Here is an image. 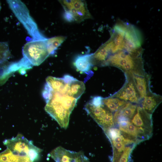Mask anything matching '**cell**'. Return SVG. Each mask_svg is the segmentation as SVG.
Here are the masks:
<instances>
[{"instance_id":"cell-12","label":"cell","mask_w":162,"mask_h":162,"mask_svg":"<svg viewBox=\"0 0 162 162\" xmlns=\"http://www.w3.org/2000/svg\"><path fill=\"white\" fill-rule=\"evenodd\" d=\"M92 54L80 55L75 57L74 64L77 70L86 73L90 71L93 66L91 62Z\"/></svg>"},{"instance_id":"cell-6","label":"cell","mask_w":162,"mask_h":162,"mask_svg":"<svg viewBox=\"0 0 162 162\" xmlns=\"http://www.w3.org/2000/svg\"><path fill=\"white\" fill-rule=\"evenodd\" d=\"M64 10L73 15L75 22H80L85 20L92 19L85 1L81 0H59Z\"/></svg>"},{"instance_id":"cell-2","label":"cell","mask_w":162,"mask_h":162,"mask_svg":"<svg viewBox=\"0 0 162 162\" xmlns=\"http://www.w3.org/2000/svg\"><path fill=\"white\" fill-rule=\"evenodd\" d=\"M125 48L110 54L104 66H114L122 70L124 74H131L144 76L147 74L144 68L142 57L135 58Z\"/></svg>"},{"instance_id":"cell-5","label":"cell","mask_w":162,"mask_h":162,"mask_svg":"<svg viewBox=\"0 0 162 162\" xmlns=\"http://www.w3.org/2000/svg\"><path fill=\"white\" fill-rule=\"evenodd\" d=\"M85 109L103 130L114 126L112 113L103 104L95 106L88 102L85 105Z\"/></svg>"},{"instance_id":"cell-10","label":"cell","mask_w":162,"mask_h":162,"mask_svg":"<svg viewBox=\"0 0 162 162\" xmlns=\"http://www.w3.org/2000/svg\"><path fill=\"white\" fill-rule=\"evenodd\" d=\"M162 100L161 96L150 91L141 101L140 106L147 113L152 115L161 102Z\"/></svg>"},{"instance_id":"cell-14","label":"cell","mask_w":162,"mask_h":162,"mask_svg":"<svg viewBox=\"0 0 162 162\" xmlns=\"http://www.w3.org/2000/svg\"><path fill=\"white\" fill-rule=\"evenodd\" d=\"M85 90L84 83L76 79L69 83L68 95L78 100L83 94Z\"/></svg>"},{"instance_id":"cell-24","label":"cell","mask_w":162,"mask_h":162,"mask_svg":"<svg viewBox=\"0 0 162 162\" xmlns=\"http://www.w3.org/2000/svg\"><path fill=\"white\" fill-rule=\"evenodd\" d=\"M1 9V4L0 2V11Z\"/></svg>"},{"instance_id":"cell-7","label":"cell","mask_w":162,"mask_h":162,"mask_svg":"<svg viewBox=\"0 0 162 162\" xmlns=\"http://www.w3.org/2000/svg\"><path fill=\"white\" fill-rule=\"evenodd\" d=\"M126 81L122 87L112 96L126 102L138 104L141 99L134 82L132 74H124Z\"/></svg>"},{"instance_id":"cell-9","label":"cell","mask_w":162,"mask_h":162,"mask_svg":"<svg viewBox=\"0 0 162 162\" xmlns=\"http://www.w3.org/2000/svg\"><path fill=\"white\" fill-rule=\"evenodd\" d=\"M152 115L146 112L140 106H137L136 112L130 122L137 127L152 134Z\"/></svg>"},{"instance_id":"cell-18","label":"cell","mask_w":162,"mask_h":162,"mask_svg":"<svg viewBox=\"0 0 162 162\" xmlns=\"http://www.w3.org/2000/svg\"><path fill=\"white\" fill-rule=\"evenodd\" d=\"M66 37L59 36L47 38L46 40L47 50L49 55L54 54L55 50L66 39Z\"/></svg>"},{"instance_id":"cell-1","label":"cell","mask_w":162,"mask_h":162,"mask_svg":"<svg viewBox=\"0 0 162 162\" xmlns=\"http://www.w3.org/2000/svg\"><path fill=\"white\" fill-rule=\"evenodd\" d=\"M77 101L72 96L52 90L50 98L46 102L45 110L60 127L66 129Z\"/></svg>"},{"instance_id":"cell-21","label":"cell","mask_w":162,"mask_h":162,"mask_svg":"<svg viewBox=\"0 0 162 162\" xmlns=\"http://www.w3.org/2000/svg\"><path fill=\"white\" fill-rule=\"evenodd\" d=\"M103 98L101 96H95L93 97L89 102L94 106H98L103 104Z\"/></svg>"},{"instance_id":"cell-22","label":"cell","mask_w":162,"mask_h":162,"mask_svg":"<svg viewBox=\"0 0 162 162\" xmlns=\"http://www.w3.org/2000/svg\"><path fill=\"white\" fill-rule=\"evenodd\" d=\"M63 17L65 20L68 22L75 21L73 15L68 11H64L63 14Z\"/></svg>"},{"instance_id":"cell-17","label":"cell","mask_w":162,"mask_h":162,"mask_svg":"<svg viewBox=\"0 0 162 162\" xmlns=\"http://www.w3.org/2000/svg\"><path fill=\"white\" fill-rule=\"evenodd\" d=\"M137 106L136 104L127 102L115 112L130 121L136 112Z\"/></svg>"},{"instance_id":"cell-19","label":"cell","mask_w":162,"mask_h":162,"mask_svg":"<svg viewBox=\"0 0 162 162\" xmlns=\"http://www.w3.org/2000/svg\"><path fill=\"white\" fill-rule=\"evenodd\" d=\"M11 56L8 44L6 42H0V64L4 63Z\"/></svg>"},{"instance_id":"cell-3","label":"cell","mask_w":162,"mask_h":162,"mask_svg":"<svg viewBox=\"0 0 162 162\" xmlns=\"http://www.w3.org/2000/svg\"><path fill=\"white\" fill-rule=\"evenodd\" d=\"M3 144L12 152L20 155L27 156L33 162L38 158L42 151L34 146L32 141L28 140L21 134L5 140Z\"/></svg>"},{"instance_id":"cell-15","label":"cell","mask_w":162,"mask_h":162,"mask_svg":"<svg viewBox=\"0 0 162 162\" xmlns=\"http://www.w3.org/2000/svg\"><path fill=\"white\" fill-rule=\"evenodd\" d=\"M46 82L54 91L65 94L67 83L62 78L49 76Z\"/></svg>"},{"instance_id":"cell-13","label":"cell","mask_w":162,"mask_h":162,"mask_svg":"<svg viewBox=\"0 0 162 162\" xmlns=\"http://www.w3.org/2000/svg\"><path fill=\"white\" fill-rule=\"evenodd\" d=\"M0 162H33L27 156L16 154L7 148L0 153Z\"/></svg>"},{"instance_id":"cell-20","label":"cell","mask_w":162,"mask_h":162,"mask_svg":"<svg viewBox=\"0 0 162 162\" xmlns=\"http://www.w3.org/2000/svg\"><path fill=\"white\" fill-rule=\"evenodd\" d=\"M133 148L132 146H126L116 162H128L130 155Z\"/></svg>"},{"instance_id":"cell-4","label":"cell","mask_w":162,"mask_h":162,"mask_svg":"<svg viewBox=\"0 0 162 162\" xmlns=\"http://www.w3.org/2000/svg\"><path fill=\"white\" fill-rule=\"evenodd\" d=\"M47 39H33L23 47V57L32 66L39 65L50 55L47 50Z\"/></svg>"},{"instance_id":"cell-23","label":"cell","mask_w":162,"mask_h":162,"mask_svg":"<svg viewBox=\"0 0 162 162\" xmlns=\"http://www.w3.org/2000/svg\"><path fill=\"white\" fill-rule=\"evenodd\" d=\"M62 78L67 83H70L72 81L76 79L69 75H65Z\"/></svg>"},{"instance_id":"cell-16","label":"cell","mask_w":162,"mask_h":162,"mask_svg":"<svg viewBox=\"0 0 162 162\" xmlns=\"http://www.w3.org/2000/svg\"><path fill=\"white\" fill-rule=\"evenodd\" d=\"M126 102L112 96L103 98V104L112 112L117 111Z\"/></svg>"},{"instance_id":"cell-11","label":"cell","mask_w":162,"mask_h":162,"mask_svg":"<svg viewBox=\"0 0 162 162\" xmlns=\"http://www.w3.org/2000/svg\"><path fill=\"white\" fill-rule=\"evenodd\" d=\"M132 76L136 88L142 100L151 91L150 87L151 76L147 74L144 76L133 74Z\"/></svg>"},{"instance_id":"cell-8","label":"cell","mask_w":162,"mask_h":162,"mask_svg":"<svg viewBox=\"0 0 162 162\" xmlns=\"http://www.w3.org/2000/svg\"><path fill=\"white\" fill-rule=\"evenodd\" d=\"M56 162H90L82 151L74 152L58 146L50 153Z\"/></svg>"}]
</instances>
